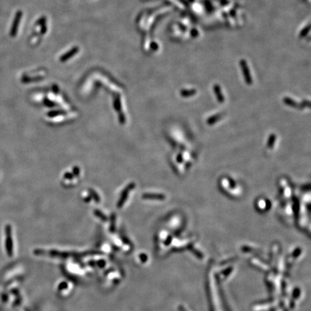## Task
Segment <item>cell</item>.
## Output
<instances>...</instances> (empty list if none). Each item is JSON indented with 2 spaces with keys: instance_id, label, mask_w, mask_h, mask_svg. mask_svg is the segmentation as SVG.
I'll return each instance as SVG.
<instances>
[{
  "instance_id": "obj_4",
  "label": "cell",
  "mask_w": 311,
  "mask_h": 311,
  "mask_svg": "<svg viewBox=\"0 0 311 311\" xmlns=\"http://www.w3.org/2000/svg\"><path fill=\"white\" fill-rule=\"evenodd\" d=\"M275 140H276V136L274 134H271L269 137L268 142H267V146L269 148H272L274 144Z\"/></svg>"
},
{
  "instance_id": "obj_8",
  "label": "cell",
  "mask_w": 311,
  "mask_h": 311,
  "mask_svg": "<svg viewBox=\"0 0 311 311\" xmlns=\"http://www.w3.org/2000/svg\"><path fill=\"white\" fill-rule=\"evenodd\" d=\"M228 180L230 187H231V188H235V182H234V180L231 179V178H229Z\"/></svg>"
},
{
  "instance_id": "obj_6",
  "label": "cell",
  "mask_w": 311,
  "mask_h": 311,
  "mask_svg": "<svg viewBox=\"0 0 311 311\" xmlns=\"http://www.w3.org/2000/svg\"><path fill=\"white\" fill-rule=\"evenodd\" d=\"M284 102L286 103L289 106H291V107H295V108H296L297 106H298V104H297V103L295 102V101H293L292 100H291V99L290 98H285L284 100Z\"/></svg>"
},
{
  "instance_id": "obj_3",
  "label": "cell",
  "mask_w": 311,
  "mask_h": 311,
  "mask_svg": "<svg viewBox=\"0 0 311 311\" xmlns=\"http://www.w3.org/2000/svg\"><path fill=\"white\" fill-rule=\"evenodd\" d=\"M146 198H149V199H158V200H164L165 199V196L164 195H157V194H148L145 196Z\"/></svg>"
},
{
  "instance_id": "obj_2",
  "label": "cell",
  "mask_w": 311,
  "mask_h": 311,
  "mask_svg": "<svg viewBox=\"0 0 311 311\" xmlns=\"http://www.w3.org/2000/svg\"><path fill=\"white\" fill-rule=\"evenodd\" d=\"M221 118V115H213L210 117V118H208L207 120V123L208 125H213L215 124V122L218 121Z\"/></svg>"
},
{
  "instance_id": "obj_7",
  "label": "cell",
  "mask_w": 311,
  "mask_h": 311,
  "mask_svg": "<svg viewBox=\"0 0 311 311\" xmlns=\"http://www.w3.org/2000/svg\"><path fill=\"white\" fill-rule=\"evenodd\" d=\"M195 93V92L194 90H185V91H182V95L184 97H188V96H190V95L194 94Z\"/></svg>"
},
{
  "instance_id": "obj_9",
  "label": "cell",
  "mask_w": 311,
  "mask_h": 311,
  "mask_svg": "<svg viewBox=\"0 0 311 311\" xmlns=\"http://www.w3.org/2000/svg\"><path fill=\"white\" fill-rule=\"evenodd\" d=\"M177 158V161L178 162H182V156L181 155V154H179Z\"/></svg>"
},
{
  "instance_id": "obj_5",
  "label": "cell",
  "mask_w": 311,
  "mask_h": 311,
  "mask_svg": "<svg viewBox=\"0 0 311 311\" xmlns=\"http://www.w3.org/2000/svg\"><path fill=\"white\" fill-rule=\"evenodd\" d=\"M215 93H216V96H217V100L219 101L220 102H223V101H224V98H223V95H222V94L221 93V90H220V88L218 87H215Z\"/></svg>"
},
{
  "instance_id": "obj_1",
  "label": "cell",
  "mask_w": 311,
  "mask_h": 311,
  "mask_svg": "<svg viewBox=\"0 0 311 311\" xmlns=\"http://www.w3.org/2000/svg\"><path fill=\"white\" fill-rule=\"evenodd\" d=\"M6 233V249L9 256L12 255V231L10 225H7L5 227Z\"/></svg>"
}]
</instances>
